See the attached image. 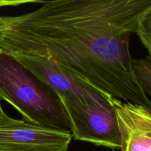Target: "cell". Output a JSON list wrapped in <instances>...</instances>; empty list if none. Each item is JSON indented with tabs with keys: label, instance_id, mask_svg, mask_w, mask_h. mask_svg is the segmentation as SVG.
<instances>
[{
	"label": "cell",
	"instance_id": "cell-5",
	"mask_svg": "<svg viewBox=\"0 0 151 151\" xmlns=\"http://www.w3.org/2000/svg\"><path fill=\"white\" fill-rule=\"evenodd\" d=\"M13 55L39 79L50 86L58 96L102 106L112 104L114 97L94 88L52 60L38 56Z\"/></svg>",
	"mask_w": 151,
	"mask_h": 151
},
{
	"label": "cell",
	"instance_id": "cell-3",
	"mask_svg": "<svg viewBox=\"0 0 151 151\" xmlns=\"http://www.w3.org/2000/svg\"><path fill=\"white\" fill-rule=\"evenodd\" d=\"M58 97L75 139L120 150V133L113 104L102 106L64 96Z\"/></svg>",
	"mask_w": 151,
	"mask_h": 151
},
{
	"label": "cell",
	"instance_id": "cell-2",
	"mask_svg": "<svg viewBox=\"0 0 151 151\" xmlns=\"http://www.w3.org/2000/svg\"><path fill=\"white\" fill-rule=\"evenodd\" d=\"M15 108L25 121L71 132L66 111L57 93L15 56L0 48V101Z\"/></svg>",
	"mask_w": 151,
	"mask_h": 151
},
{
	"label": "cell",
	"instance_id": "cell-6",
	"mask_svg": "<svg viewBox=\"0 0 151 151\" xmlns=\"http://www.w3.org/2000/svg\"><path fill=\"white\" fill-rule=\"evenodd\" d=\"M121 137V151H151V111L114 97Z\"/></svg>",
	"mask_w": 151,
	"mask_h": 151
},
{
	"label": "cell",
	"instance_id": "cell-7",
	"mask_svg": "<svg viewBox=\"0 0 151 151\" xmlns=\"http://www.w3.org/2000/svg\"><path fill=\"white\" fill-rule=\"evenodd\" d=\"M133 67L137 79L144 92L151 97V60L148 57L133 59Z\"/></svg>",
	"mask_w": 151,
	"mask_h": 151
},
{
	"label": "cell",
	"instance_id": "cell-9",
	"mask_svg": "<svg viewBox=\"0 0 151 151\" xmlns=\"http://www.w3.org/2000/svg\"><path fill=\"white\" fill-rule=\"evenodd\" d=\"M29 2H38L42 3V1H4V0H0V7H4V6H16L19 4H24V3ZM1 27V17L0 16V29Z\"/></svg>",
	"mask_w": 151,
	"mask_h": 151
},
{
	"label": "cell",
	"instance_id": "cell-4",
	"mask_svg": "<svg viewBox=\"0 0 151 151\" xmlns=\"http://www.w3.org/2000/svg\"><path fill=\"white\" fill-rule=\"evenodd\" d=\"M71 132L44 128L0 111V151H67Z\"/></svg>",
	"mask_w": 151,
	"mask_h": 151
},
{
	"label": "cell",
	"instance_id": "cell-8",
	"mask_svg": "<svg viewBox=\"0 0 151 151\" xmlns=\"http://www.w3.org/2000/svg\"><path fill=\"white\" fill-rule=\"evenodd\" d=\"M136 34L147 50V57L151 60V12L142 21Z\"/></svg>",
	"mask_w": 151,
	"mask_h": 151
},
{
	"label": "cell",
	"instance_id": "cell-10",
	"mask_svg": "<svg viewBox=\"0 0 151 151\" xmlns=\"http://www.w3.org/2000/svg\"><path fill=\"white\" fill-rule=\"evenodd\" d=\"M1 110H2V108H1V103H0V111H1Z\"/></svg>",
	"mask_w": 151,
	"mask_h": 151
},
{
	"label": "cell",
	"instance_id": "cell-1",
	"mask_svg": "<svg viewBox=\"0 0 151 151\" xmlns=\"http://www.w3.org/2000/svg\"><path fill=\"white\" fill-rule=\"evenodd\" d=\"M1 17L0 48L52 60L100 91L151 111L130 52L151 0H52Z\"/></svg>",
	"mask_w": 151,
	"mask_h": 151
}]
</instances>
